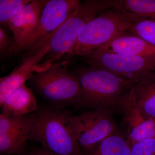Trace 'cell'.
Listing matches in <instances>:
<instances>
[{
    "label": "cell",
    "mask_w": 155,
    "mask_h": 155,
    "mask_svg": "<svg viewBox=\"0 0 155 155\" xmlns=\"http://www.w3.org/2000/svg\"><path fill=\"white\" fill-rule=\"evenodd\" d=\"M130 155H155V138L147 139L132 145Z\"/></svg>",
    "instance_id": "20"
},
{
    "label": "cell",
    "mask_w": 155,
    "mask_h": 155,
    "mask_svg": "<svg viewBox=\"0 0 155 155\" xmlns=\"http://www.w3.org/2000/svg\"><path fill=\"white\" fill-rule=\"evenodd\" d=\"M35 113L18 116H0V153L22 155L27 141L31 140L35 126Z\"/></svg>",
    "instance_id": "8"
},
{
    "label": "cell",
    "mask_w": 155,
    "mask_h": 155,
    "mask_svg": "<svg viewBox=\"0 0 155 155\" xmlns=\"http://www.w3.org/2000/svg\"><path fill=\"white\" fill-rule=\"evenodd\" d=\"M115 108L123 116L125 134L131 144L147 139L155 138V121L143 116L134 103L129 90L118 101Z\"/></svg>",
    "instance_id": "11"
},
{
    "label": "cell",
    "mask_w": 155,
    "mask_h": 155,
    "mask_svg": "<svg viewBox=\"0 0 155 155\" xmlns=\"http://www.w3.org/2000/svg\"><path fill=\"white\" fill-rule=\"evenodd\" d=\"M47 1L33 0L24 6L11 18L8 26L14 35L15 46L13 54L21 46L37 27Z\"/></svg>",
    "instance_id": "12"
},
{
    "label": "cell",
    "mask_w": 155,
    "mask_h": 155,
    "mask_svg": "<svg viewBox=\"0 0 155 155\" xmlns=\"http://www.w3.org/2000/svg\"><path fill=\"white\" fill-rule=\"evenodd\" d=\"M81 3L79 0L47 1L37 27L17 53L29 49L57 30L77 10Z\"/></svg>",
    "instance_id": "9"
},
{
    "label": "cell",
    "mask_w": 155,
    "mask_h": 155,
    "mask_svg": "<svg viewBox=\"0 0 155 155\" xmlns=\"http://www.w3.org/2000/svg\"><path fill=\"white\" fill-rule=\"evenodd\" d=\"M32 0H1L0 22L1 25H8L14 15Z\"/></svg>",
    "instance_id": "19"
},
{
    "label": "cell",
    "mask_w": 155,
    "mask_h": 155,
    "mask_svg": "<svg viewBox=\"0 0 155 155\" xmlns=\"http://www.w3.org/2000/svg\"><path fill=\"white\" fill-rule=\"evenodd\" d=\"M15 46L14 40L8 35L2 27L0 28V52L1 57L8 55L13 54Z\"/></svg>",
    "instance_id": "21"
},
{
    "label": "cell",
    "mask_w": 155,
    "mask_h": 155,
    "mask_svg": "<svg viewBox=\"0 0 155 155\" xmlns=\"http://www.w3.org/2000/svg\"><path fill=\"white\" fill-rule=\"evenodd\" d=\"M119 5L125 12L139 18L155 20V0H123Z\"/></svg>",
    "instance_id": "17"
},
{
    "label": "cell",
    "mask_w": 155,
    "mask_h": 155,
    "mask_svg": "<svg viewBox=\"0 0 155 155\" xmlns=\"http://www.w3.org/2000/svg\"><path fill=\"white\" fill-rule=\"evenodd\" d=\"M31 140L54 155H83L69 122L71 113L63 108H38Z\"/></svg>",
    "instance_id": "1"
},
{
    "label": "cell",
    "mask_w": 155,
    "mask_h": 155,
    "mask_svg": "<svg viewBox=\"0 0 155 155\" xmlns=\"http://www.w3.org/2000/svg\"><path fill=\"white\" fill-rule=\"evenodd\" d=\"M131 146L125 134L116 131L83 155H130Z\"/></svg>",
    "instance_id": "16"
},
{
    "label": "cell",
    "mask_w": 155,
    "mask_h": 155,
    "mask_svg": "<svg viewBox=\"0 0 155 155\" xmlns=\"http://www.w3.org/2000/svg\"><path fill=\"white\" fill-rule=\"evenodd\" d=\"M64 64L55 63L35 72L29 80L52 107L63 109L68 106H77L81 95L77 75L69 71Z\"/></svg>",
    "instance_id": "5"
},
{
    "label": "cell",
    "mask_w": 155,
    "mask_h": 155,
    "mask_svg": "<svg viewBox=\"0 0 155 155\" xmlns=\"http://www.w3.org/2000/svg\"><path fill=\"white\" fill-rule=\"evenodd\" d=\"M128 32L155 46V20L139 19L134 23Z\"/></svg>",
    "instance_id": "18"
},
{
    "label": "cell",
    "mask_w": 155,
    "mask_h": 155,
    "mask_svg": "<svg viewBox=\"0 0 155 155\" xmlns=\"http://www.w3.org/2000/svg\"><path fill=\"white\" fill-rule=\"evenodd\" d=\"M20 64L10 74L0 79V107L15 91L25 84L26 81L41 68L40 62L49 51L47 41L43 39L31 47Z\"/></svg>",
    "instance_id": "10"
},
{
    "label": "cell",
    "mask_w": 155,
    "mask_h": 155,
    "mask_svg": "<svg viewBox=\"0 0 155 155\" xmlns=\"http://www.w3.org/2000/svg\"><path fill=\"white\" fill-rule=\"evenodd\" d=\"M77 76L81 86L77 106L93 109L115 108L125 92L135 84L99 68L82 70Z\"/></svg>",
    "instance_id": "3"
},
{
    "label": "cell",
    "mask_w": 155,
    "mask_h": 155,
    "mask_svg": "<svg viewBox=\"0 0 155 155\" xmlns=\"http://www.w3.org/2000/svg\"><path fill=\"white\" fill-rule=\"evenodd\" d=\"M120 1L86 0L81 2L78 8L53 33L44 38L47 41L49 51L46 55L47 60L42 63L49 67L73 46L85 25L104 11L114 8Z\"/></svg>",
    "instance_id": "4"
},
{
    "label": "cell",
    "mask_w": 155,
    "mask_h": 155,
    "mask_svg": "<svg viewBox=\"0 0 155 155\" xmlns=\"http://www.w3.org/2000/svg\"><path fill=\"white\" fill-rule=\"evenodd\" d=\"M129 92L136 107L143 115L155 121V78L134 84Z\"/></svg>",
    "instance_id": "15"
},
{
    "label": "cell",
    "mask_w": 155,
    "mask_h": 155,
    "mask_svg": "<svg viewBox=\"0 0 155 155\" xmlns=\"http://www.w3.org/2000/svg\"><path fill=\"white\" fill-rule=\"evenodd\" d=\"M119 3L88 22L67 54L85 57L93 50L128 31L134 22L141 19L125 12Z\"/></svg>",
    "instance_id": "2"
},
{
    "label": "cell",
    "mask_w": 155,
    "mask_h": 155,
    "mask_svg": "<svg viewBox=\"0 0 155 155\" xmlns=\"http://www.w3.org/2000/svg\"><path fill=\"white\" fill-rule=\"evenodd\" d=\"M69 122L83 153L91 150L117 129L111 109H93L77 115L71 114Z\"/></svg>",
    "instance_id": "7"
},
{
    "label": "cell",
    "mask_w": 155,
    "mask_h": 155,
    "mask_svg": "<svg viewBox=\"0 0 155 155\" xmlns=\"http://www.w3.org/2000/svg\"><path fill=\"white\" fill-rule=\"evenodd\" d=\"M22 155H29V153L26 152V151Z\"/></svg>",
    "instance_id": "23"
},
{
    "label": "cell",
    "mask_w": 155,
    "mask_h": 155,
    "mask_svg": "<svg viewBox=\"0 0 155 155\" xmlns=\"http://www.w3.org/2000/svg\"><path fill=\"white\" fill-rule=\"evenodd\" d=\"M84 57L93 67L105 69L135 84L155 78V56L122 54L95 49Z\"/></svg>",
    "instance_id": "6"
},
{
    "label": "cell",
    "mask_w": 155,
    "mask_h": 155,
    "mask_svg": "<svg viewBox=\"0 0 155 155\" xmlns=\"http://www.w3.org/2000/svg\"><path fill=\"white\" fill-rule=\"evenodd\" d=\"M0 116H18L35 113L38 109L34 94L25 84L15 91L1 106Z\"/></svg>",
    "instance_id": "14"
},
{
    "label": "cell",
    "mask_w": 155,
    "mask_h": 155,
    "mask_svg": "<svg viewBox=\"0 0 155 155\" xmlns=\"http://www.w3.org/2000/svg\"><path fill=\"white\" fill-rule=\"evenodd\" d=\"M29 153L30 155H54L41 147L32 148Z\"/></svg>",
    "instance_id": "22"
},
{
    "label": "cell",
    "mask_w": 155,
    "mask_h": 155,
    "mask_svg": "<svg viewBox=\"0 0 155 155\" xmlns=\"http://www.w3.org/2000/svg\"><path fill=\"white\" fill-rule=\"evenodd\" d=\"M96 49L111 53L140 56H155V46L128 31Z\"/></svg>",
    "instance_id": "13"
}]
</instances>
